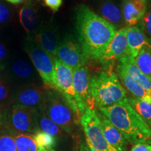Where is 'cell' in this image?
Returning <instances> with one entry per match:
<instances>
[{
  "label": "cell",
  "instance_id": "cell-1",
  "mask_svg": "<svg viewBox=\"0 0 151 151\" xmlns=\"http://www.w3.org/2000/svg\"><path fill=\"white\" fill-rule=\"evenodd\" d=\"M77 38L87 60H99L117 29L86 4L76 9Z\"/></svg>",
  "mask_w": 151,
  "mask_h": 151
},
{
  "label": "cell",
  "instance_id": "cell-2",
  "mask_svg": "<svg viewBox=\"0 0 151 151\" xmlns=\"http://www.w3.org/2000/svg\"><path fill=\"white\" fill-rule=\"evenodd\" d=\"M99 110L101 113L120 130L128 142L151 143V129L128 101H123Z\"/></svg>",
  "mask_w": 151,
  "mask_h": 151
},
{
  "label": "cell",
  "instance_id": "cell-3",
  "mask_svg": "<svg viewBox=\"0 0 151 151\" xmlns=\"http://www.w3.org/2000/svg\"><path fill=\"white\" fill-rule=\"evenodd\" d=\"M90 90L98 109L110 106L127 98L119 76L113 71H102L94 74L90 80Z\"/></svg>",
  "mask_w": 151,
  "mask_h": 151
},
{
  "label": "cell",
  "instance_id": "cell-4",
  "mask_svg": "<svg viewBox=\"0 0 151 151\" xmlns=\"http://www.w3.org/2000/svg\"><path fill=\"white\" fill-rule=\"evenodd\" d=\"M42 110L62 131L71 134L78 120L63 96L53 88L46 90Z\"/></svg>",
  "mask_w": 151,
  "mask_h": 151
},
{
  "label": "cell",
  "instance_id": "cell-5",
  "mask_svg": "<svg viewBox=\"0 0 151 151\" xmlns=\"http://www.w3.org/2000/svg\"><path fill=\"white\" fill-rule=\"evenodd\" d=\"M72 109L77 120L87 109V106L76 93L73 84V69L55 58V86Z\"/></svg>",
  "mask_w": 151,
  "mask_h": 151
},
{
  "label": "cell",
  "instance_id": "cell-6",
  "mask_svg": "<svg viewBox=\"0 0 151 151\" xmlns=\"http://www.w3.org/2000/svg\"><path fill=\"white\" fill-rule=\"evenodd\" d=\"M0 73L15 88L26 85H40L41 78L39 73L31 60L23 55L10 56Z\"/></svg>",
  "mask_w": 151,
  "mask_h": 151
},
{
  "label": "cell",
  "instance_id": "cell-7",
  "mask_svg": "<svg viewBox=\"0 0 151 151\" xmlns=\"http://www.w3.org/2000/svg\"><path fill=\"white\" fill-rule=\"evenodd\" d=\"M38 109L18 105H11L4 111V127L12 132L35 134L37 126Z\"/></svg>",
  "mask_w": 151,
  "mask_h": 151
},
{
  "label": "cell",
  "instance_id": "cell-8",
  "mask_svg": "<svg viewBox=\"0 0 151 151\" xmlns=\"http://www.w3.org/2000/svg\"><path fill=\"white\" fill-rule=\"evenodd\" d=\"M24 51L39 73L45 86L54 88L55 58L41 48L35 41L27 39L24 44Z\"/></svg>",
  "mask_w": 151,
  "mask_h": 151
},
{
  "label": "cell",
  "instance_id": "cell-9",
  "mask_svg": "<svg viewBox=\"0 0 151 151\" xmlns=\"http://www.w3.org/2000/svg\"><path fill=\"white\" fill-rule=\"evenodd\" d=\"M86 141L97 151H118L111 146L104 135L101 121L94 109L87 107L80 118Z\"/></svg>",
  "mask_w": 151,
  "mask_h": 151
},
{
  "label": "cell",
  "instance_id": "cell-10",
  "mask_svg": "<svg viewBox=\"0 0 151 151\" xmlns=\"http://www.w3.org/2000/svg\"><path fill=\"white\" fill-rule=\"evenodd\" d=\"M47 88L40 85H26L15 89L11 105L42 109L46 99Z\"/></svg>",
  "mask_w": 151,
  "mask_h": 151
},
{
  "label": "cell",
  "instance_id": "cell-11",
  "mask_svg": "<svg viewBox=\"0 0 151 151\" xmlns=\"http://www.w3.org/2000/svg\"><path fill=\"white\" fill-rule=\"evenodd\" d=\"M55 58L72 69L86 65L88 61L78 41L71 36L62 39Z\"/></svg>",
  "mask_w": 151,
  "mask_h": 151
},
{
  "label": "cell",
  "instance_id": "cell-12",
  "mask_svg": "<svg viewBox=\"0 0 151 151\" xmlns=\"http://www.w3.org/2000/svg\"><path fill=\"white\" fill-rule=\"evenodd\" d=\"M90 9L98 16L113 24L118 30L124 27L120 6L113 0H88Z\"/></svg>",
  "mask_w": 151,
  "mask_h": 151
},
{
  "label": "cell",
  "instance_id": "cell-13",
  "mask_svg": "<svg viewBox=\"0 0 151 151\" xmlns=\"http://www.w3.org/2000/svg\"><path fill=\"white\" fill-rule=\"evenodd\" d=\"M127 55H129V52L126 35V27H124L117 30L114 37L104 51L99 61L106 63L116 60H120Z\"/></svg>",
  "mask_w": 151,
  "mask_h": 151
},
{
  "label": "cell",
  "instance_id": "cell-14",
  "mask_svg": "<svg viewBox=\"0 0 151 151\" xmlns=\"http://www.w3.org/2000/svg\"><path fill=\"white\" fill-rule=\"evenodd\" d=\"M90 71L86 65L73 69V84L74 89L88 107L94 109V102L90 90Z\"/></svg>",
  "mask_w": 151,
  "mask_h": 151
},
{
  "label": "cell",
  "instance_id": "cell-15",
  "mask_svg": "<svg viewBox=\"0 0 151 151\" xmlns=\"http://www.w3.org/2000/svg\"><path fill=\"white\" fill-rule=\"evenodd\" d=\"M61 41L58 29L51 23L42 24L35 39L41 48L54 58H55Z\"/></svg>",
  "mask_w": 151,
  "mask_h": 151
},
{
  "label": "cell",
  "instance_id": "cell-16",
  "mask_svg": "<svg viewBox=\"0 0 151 151\" xmlns=\"http://www.w3.org/2000/svg\"><path fill=\"white\" fill-rule=\"evenodd\" d=\"M148 2L144 0H122L120 8L126 27L139 24L146 14Z\"/></svg>",
  "mask_w": 151,
  "mask_h": 151
},
{
  "label": "cell",
  "instance_id": "cell-17",
  "mask_svg": "<svg viewBox=\"0 0 151 151\" xmlns=\"http://www.w3.org/2000/svg\"><path fill=\"white\" fill-rule=\"evenodd\" d=\"M20 21L22 27L27 33V39L35 41V37L42 24H40L37 9L32 0L26 2L20 11Z\"/></svg>",
  "mask_w": 151,
  "mask_h": 151
},
{
  "label": "cell",
  "instance_id": "cell-18",
  "mask_svg": "<svg viewBox=\"0 0 151 151\" xmlns=\"http://www.w3.org/2000/svg\"><path fill=\"white\" fill-rule=\"evenodd\" d=\"M98 116L101 121L104 135L109 144L118 151H127L128 141L120 130L117 129L102 113H98Z\"/></svg>",
  "mask_w": 151,
  "mask_h": 151
},
{
  "label": "cell",
  "instance_id": "cell-19",
  "mask_svg": "<svg viewBox=\"0 0 151 151\" xmlns=\"http://www.w3.org/2000/svg\"><path fill=\"white\" fill-rule=\"evenodd\" d=\"M126 35L129 55L135 58L145 46H148V39L138 26L126 27Z\"/></svg>",
  "mask_w": 151,
  "mask_h": 151
},
{
  "label": "cell",
  "instance_id": "cell-20",
  "mask_svg": "<svg viewBox=\"0 0 151 151\" xmlns=\"http://www.w3.org/2000/svg\"><path fill=\"white\" fill-rule=\"evenodd\" d=\"M139 85L151 95V80L140 71L136 64L134 58L127 55L119 60V65Z\"/></svg>",
  "mask_w": 151,
  "mask_h": 151
},
{
  "label": "cell",
  "instance_id": "cell-21",
  "mask_svg": "<svg viewBox=\"0 0 151 151\" xmlns=\"http://www.w3.org/2000/svg\"><path fill=\"white\" fill-rule=\"evenodd\" d=\"M119 78L123 84L124 88L133 95L134 97L145 100L151 104V95L146 90L142 88L135 80H134L130 76L125 72L122 68L118 65Z\"/></svg>",
  "mask_w": 151,
  "mask_h": 151
},
{
  "label": "cell",
  "instance_id": "cell-22",
  "mask_svg": "<svg viewBox=\"0 0 151 151\" xmlns=\"http://www.w3.org/2000/svg\"><path fill=\"white\" fill-rule=\"evenodd\" d=\"M37 126L39 131L45 132L56 139L62 135V130L46 116L42 109L38 110Z\"/></svg>",
  "mask_w": 151,
  "mask_h": 151
},
{
  "label": "cell",
  "instance_id": "cell-23",
  "mask_svg": "<svg viewBox=\"0 0 151 151\" xmlns=\"http://www.w3.org/2000/svg\"><path fill=\"white\" fill-rule=\"evenodd\" d=\"M12 133L14 136L17 151H40L43 149L37 144L33 134L16 132Z\"/></svg>",
  "mask_w": 151,
  "mask_h": 151
},
{
  "label": "cell",
  "instance_id": "cell-24",
  "mask_svg": "<svg viewBox=\"0 0 151 151\" xmlns=\"http://www.w3.org/2000/svg\"><path fill=\"white\" fill-rule=\"evenodd\" d=\"M127 100L132 108L151 129V104L134 97H127Z\"/></svg>",
  "mask_w": 151,
  "mask_h": 151
},
{
  "label": "cell",
  "instance_id": "cell-25",
  "mask_svg": "<svg viewBox=\"0 0 151 151\" xmlns=\"http://www.w3.org/2000/svg\"><path fill=\"white\" fill-rule=\"evenodd\" d=\"M15 89L16 88L0 73V108L11 106Z\"/></svg>",
  "mask_w": 151,
  "mask_h": 151
},
{
  "label": "cell",
  "instance_id": "cell-26",
  "mask_svg": "<svg viewBox=\"0 0 151 151\" xmlns=\"http://www.w3.org/2000/svg\"><path fill=\"white\" fill-rule=\"evenodd\" d=\"M134 60L141 72L151 80V50L149 46H145Z\"/></svg>",
  "mask_w": 151,
  "mask_h": 151
},
{
  "label": "cell",
  "instance_id": "cell-27",
  "mask_svg": "<svg viewBox=\"0 0 151 151\" xmlns=\"http://www.w3.org/2000/svg\"><path fill=\"white\" fill-rule=\"evenodd\" d=\"M0 151H17L14 134L5 127L0 129Z\"/></svg>",
  "mask_w": 151,
  "mask_h": 151
},
{
  "label": "cell",
  "instance_id": "cell-28",
  "mask_svg": "<svg viewBox=\"0 0 151 151\" xmlns=\"http://www.w3.org/2000/svg\"><path fill=\"white\" fill-rule=\"evenodd\" d=\"M34 135L37 144L41 148L46 149L47 150L52 149L56 144V138L41 131H38Z\"/></svg>",
  "mask_w": 151,
  "mask_h": 151
},
{
  "label": "cell",
  "instance_id": "cell-29",
  "mask_svg": "<svg viewBox=\"0 0 151 151\" xmlns=\"http://www.w3.org/2000/svg\"><path fill=\"white\" fill-rule=\"evenodd\" d=\"M14 17V11L11 4L4 0H0V25L10 23Z\"/></svg>",
  "mask_w": 151,
  "mask_h": 151
},
{
  "label": "cell",
  "instance_id": "cell-30",
  "mask_svg": "<svg viewBox=\"0 0 151 151\" xmlns=\"http://www.w3.org/2000/svg\"><path fill=\"white\" fill-rule=\"evenodd\" d=\"M139 27L143 30L147 39L151 41V1L149 0L144 16L139 22Z\"/></svg>",
  "mask_w": 151,
  "mask_h": 151
},
{
  "label": "cell",
  "instance_id": "cell-31",
  "mask_svg": "<svg viewBox=\"0 0 151 151\" xmlns=\"http://www.w3.org/2000/svg\"><path fill=\"white\" fill-rule=\"evenodd\" d=\"M10 56L5 43L0 41V71L4 68Z\"/></svg>",
  "mask_w": 151,
  "mask_h": 151
},
{
  "label": "cell",
  "instance_id": "cell-32",
  "mask_svg": "<svg viewBox=\"0 0 151 151\" xmlns=\"http://www.w3.org/2000/svg\"><path fill=\"white\" fill-rule=\"evenodd\" d=\"M43 4L50 8L53 12H56L59 10L63 3L62 0H41Z\"/></svg>",
  "mask_w": 151,
  "mask_h": 151
},
{
  "label": "cell",
  "instance_id": "cell-33",
  "mask_svg": "<svg viewBox=\"0 0 151 151\" xmlns=\"http://www.w3.org/2000/svg\"><path fill=\"white\" fill-rule=\"evenodd\" d=\"M130 151H151V145L148 143H137Z\"/></svg>",
  "mask_w": 151,
  "mask_h": 151
},
{
  "label": "cell",
  "instance_id": "cell-34",
  "mask_svg": "<svg viewBox=\"0 0 151 151\" xmlns=\"http://www.w3.org/2000/svg\"><path fill=\"white\" fill-rule=\"evenodd\" d=\"M79 150L80 151H97L95 149H94L92 146H90L87 141L86 142L81 143L80 146H79Z\"/></svg>",
  "mask_w": 151,
  "mask_h": 151
},
{
  "label": "cell",
  "instance_id": "cell-35",
  "mask_svg": "<svg viewBox=\"0 0 151 151\" xmlns=\"http://www.w3.org/2000/svg\"><path fill=\"white\" fill-rule=\"evenodd\" d=\"M9 4H20L23 3L26 0H4Z\"/></svg>",
  "mask_w": 151,
  "mask_h": 151
},
{
  "label": "cell",
  "instance_id": "cell-36",
  "mask_svg": "<svg viewBox=\"0 0 151 151\" xmlns=\"http://www.w3.org/2000/svg\"><path fill=\"white\" fill-rule=\"evenodd\" d=\"M148 46L151 50V41H149V40H148Z\"/></svg>",
  "mask_w": 151,
  "mask_h": 151
},
{
  "label": "cell",
  "instance_id": "cell-37",
  "mask_svg": "<svg viewBox=\"0 0 151 151\" xmlns=\"http://www.w3.org/2000/svg\"><path fill=\"white\" fill-rule=\"evenodd\" d=\"M113 1H115L117 3H118L119 1H120V3H121V0H113Z\"/></svg>",
  "mask_w": 151,
  "mask_h": 151
},
{
  "label": "cell",
  "instance_id": "cell-38",
  "mask_svg": "<svg viewBox=\"0 0 151 151\" xmlns=\"http://www.w3.org/2000/svg\"><path fill=\"white\" fill-rule=\"evenodd\" d=\"M40 151H48V150H47L46 149H43H43H41V150Z\"/></svg>",
  "mask_w": 151,
  "mask_h": 151
},
{
  "label": "cell",
  "instance_id": "cell-39",
  "mask_svg": "<svg viewBox=\"0 0 151 151\" xmlns=\"http://www.w3.org/2000/svg\"><path fill=\"white\" fill-rule=\"evenodd\" d=\"M48 151H55V150H54L53 149H50V150H49Z\"/></svg>",
  "mask_w": 151,
  "mask_h": 151
},
{
  "label": "cell",
  "instance_id": "cell-40",
  "mask_svg": "<svg viewBox=\"0 0 151 151\" xmlns=\"http://www.w3.org/2000/svg\"><path fill=\"white\" fill-rule=\"evenodd\" d=\"M1 114H0V121H1Z\"/></svg>",
  "mask_w": 151,
  "mask_h": 151
},
{
  "label": "cell",
  "instance_id": "cell-41",
  "mask_svg": "<svg viewBox=\"0 0 151 151\" xmlns=\"http://www.w3.org/2000/svg\"><path fill=\"white\" fill-rule=\"evenodd\" d=\"M121 1H122V0H121ZM144 1H148L149 0H144Z\"/></svg>",
  "mask_w": 151,
  "mask_h": 151
}]
</instances>
